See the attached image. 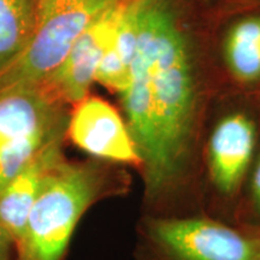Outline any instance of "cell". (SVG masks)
<instances>
[{"label": "cell", "mask_w": 260, "mask_h": 260, "mask_svg": "<svg viewBox=\"0 0 260 260\" xmlns=\"http://www.w3.org/2000/svg\"><path fill=\"white\" fill-rule=\"evenodd\" d=\"M258 128L253 117L233 111L220 117L205 149V213L233 223L234 212L254 161Z\"/></svg>", "instance_id": "obj_5"}, {"label": "cell", "mask_w": 260, "mask_h": 260, "mask_svg": "<svg viewBox=\"0 0 260 260\" xmlns=\"http://www.w3.org/2000/svg\"><path fill=\"white\" fill-rule=\"evenodd\" d=\"M118 2L38 0L34 31L17 59L0 73V93L46 82L87 27Z\"/></svg>", "instance_id": "obj_4"}, {"label": "cell", "mask_w": 260, "mask_h": 260, "mask_svg": "<svg viewBox=\"0 0 260 260\" xmlns=\"http://www.w3.org/2000/svg\"><path fill=\"white\" fill-rule=\"evenodd\" d=\"M37 11V0H0V73L27 47Z\"/></svg>", "instance_id": "obj_11"}, {"label": "cell", "mask_w": 260, "mask_h": 260, "mask_svg": "<svg viewBox=\"0 0 260 260\" xmlns=\"http://www.w3.org/2000/svg\"><path fill=\"white\" fill-rule=\"evenodd\" d=\"M57 129L52 103L39 86L0 93V152L28 136Z\"/></svg>", "instance_id": "obj_8"}, {"label": "cell", "mask_w": 260, "mask_h": 260, "mask_svg": "<svg viewBox=\"0 0 260 260\" xmlns=\"http://www.w3.org/2000/svg\"><path fill=\"white\" fill-rule=\"evenodd\" d=\"M223 57L239 83L260 80V15L247 16L229 28L223 41Z\"/></svg>", "instance_id": "obj_10"}, {"label": "cell", "mask_w": 260, "mask_h": 260, "mask_svg": "<svg viewBox=\"0 0 260 260\" xmlns=\"http://www.w3.org/2000/svg\"><path fill=\"white\" fill-rule=\"evenodd\" d=\"M121 0L99 15L77 39L71 51L45 83L71 103H80L95 82L98 68L112 40L124 10Z\"/></svg>", "instance_id": "obj_7"}, {"label": "cell", "mask_w": 260, "mask_h": 260, "mask_svg": "<svg viewBox=\"0 0 260 260\" xmlns=\"http://www.w3.org/2000/svg\"><path fill=\"white\" fill-rule=\"evenodd\" d=\"M69 135L75 145L94 157L141 167L126 122L106 100L84 98L77 103L69 122Z\"/></svg>", "instance_id": "obj_6"}, {"label": "cell", "mask_w": 260, "mask_h": 260, "mask_svg": "<svg viewBox=\"0 0 260 260\" xmlns=\"http://www.w3.org/2000/svg\"><path fill=\"white\" fill-rule=\"evenodd\" d=\"M146 260H260V232L209 213L154 216L142 225Z\"/></svg>", "instance_id": "obj_3"}, {"label": "cell", "mask_w": 260, "mask_h": 260, "mask_svg": "<svg viewBox=\"0 0 260 260\" xmlns=\"http://www.w3.org/2000/svg\"><path fill=\"white\" fill-rule=\"evenodd\" d=\"M152 142L142 160L146 197L159 216L205 212L197 161L199 102L188 42L165 0H146Z\"/></svg>", "instance_id": "obj_1"}, {"label": "cell", "mask_w": 260, "mask_h": 260, "mask_svg": "<svg viewBox=\"0 0 260 260\" xmlns=\"http://www.w3.org/2000/svg\"><path fill=\"white\" fill-rule=\"evenodd\" d=\"M58 142L41 152L6 186L0 189V225L21 242L30 211L47 175L59 159Z\"/></svg>", "instance_id": "obj_9"}, {"label": "cell", "mask_w": 260, "mask_h": 260, "mask_svg": "<svg viewBox=\"0 0 260 260\" xmlns=\"http://www.w3.org/2000/svg\"><path fill=\"white\" fill-rule=\"evenodd\" d=\"M233 223L260 232V153L248 172Z\"/></svg>", "instance_id": "obj_12"}, {"label": "cell", "mask_w": 260, "mask_h": 260, "mask_svg": "<svg viewBox=\"0 0 260 260\" xmlns=\"http://www.w3.org/2000/svg\"><path fill=\"white\" fill-rule=\"evenodd\" d=\"M8 237L9 234L0 225V260H5L8 253Z\"/></svg>", "instance_id": "obj_13"}, {"label": "cell", "mask_w": 260, "mask_h": 260, "mask_svg": "<svg viewBox=\"0 0 260 260\" xmlns=\"http://www.w3.org/2000/svg\"><path fill=\"white\" fill-rule=\"evenodd\" d=\"M121 183L98 169L58 161L28 217L19 242L23 260H59L86 210L103 195L117 193Z\"/></svg>", "instance_id": "obj_2"}]
</instances>
